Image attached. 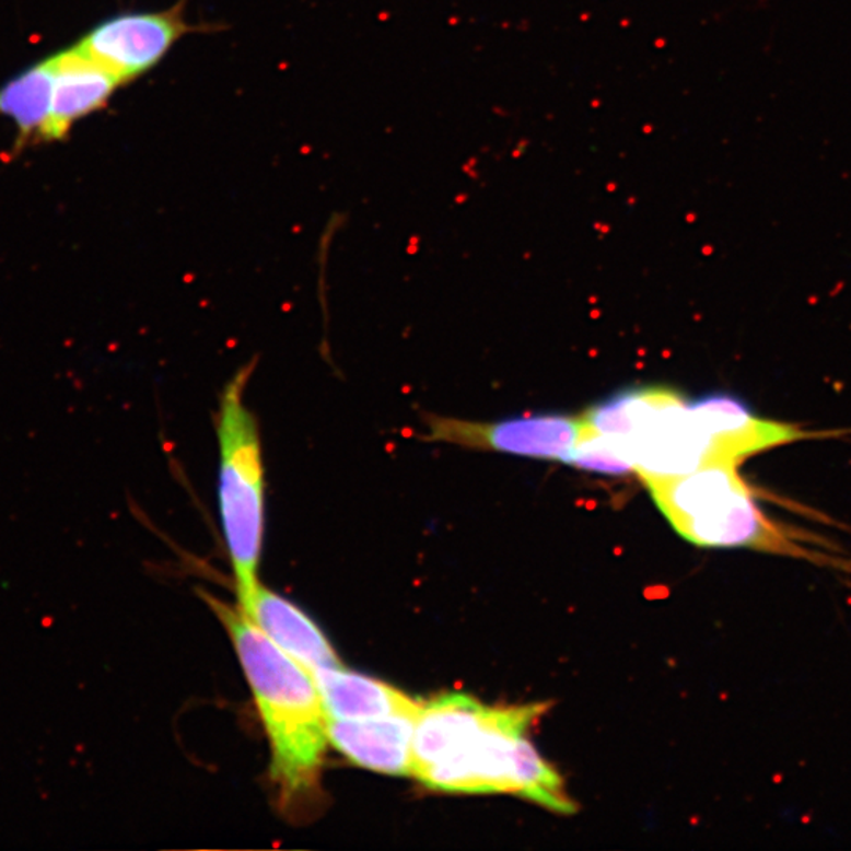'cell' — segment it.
Returning a JSON list of instances; mask_svg holds the SVG:
<instances>
[{"label": "cell", "mask_w": 851, "mask_h": 851, "mask_svg": "<svg viewBox=\"0 0 851 851\" xmlns=\"http://www.w3.org/2000/svg\"><path fill=\"white\" fill-rule=\"evenodd\" d=\"M328 718L378 719L418 714L421 703L378 679L339 667L313 672Z\"/></svg>", "instance_id": "7c38bea8"}, {"label": "cell", "mask_w": 851, "mask_h": 851, "mask_svg": "<svg viewBox=\"0 0 851 851\" xmlns=\"http://www.w3.org/2000/svg\"><path fill=\"white\" fill-rule=\"evenodd\" d=\"M53 96V59L43 60L0 89V116L12 117L18 127L16 150L42 141Z\"/></svg>", "instance_id": "4fadbf2b"}, {"label": "cell", "mask_w": 851, "mask_h": 851, "mask_svg": "<svg viewBox=\"0 0 851 851\" xmlns=\"http://www.w3.org/2000/svg\"><path fill=\"white\" fill-rule=\"evenodd\" d=\"M428 426L426 439L434 442L560 463H567L582 431L581 417L568 415H531L496 423L431 417Z\"/></svg>", "instance_id": "52a82bcc"}, {"label": "cell", "mask_w": 851, "mask_h": 851, "mask_svg": "<svg viewBox=\"0 0 851 851\" xmlns=\"http://www.w3.org/2000/svg\"><path fill=\"white\" fill-rule=\"evenodd\" d=\"M567 464L596 474L628 475L636 471L631 457L617 440L593 431L584 421Z\"/></svg>", "instance_id": "5bb4252c"}, {"label": "cell", "mask_w": 851, "mask_h": 851, "mask_svg": "<svg viewBox=\"0 0 851 851\" xmlns=\"http://www.w3.org/2000/svg\"><path fill=\"white\" fill-rule=\"evenodd\" d=\"M242 610L271 642L311 674L319 668L342 665L319 626L277 593L259 584L248 606Z\"/></svg>", "instance_id": "8fae6325"}, {"label": "cell", "mask_w": 851, "mask_h": 851, "mask_svg": "<svg viewBox=\"0 0 851 851\" xmlns=\"http://www.w3.org/2000/svg\"><path fill=\"white\" fill-rule=\"evenodd\" d=\"M191 31L185 7L178 3L164 12L109 18L77 46L125 84L159 66L175 43Z\"/></svg>", "instance_id": "8992f818"}, {"label": "cell", "mask_w": 851, "mask_h": 851, "mask_svg": "<svg viewBox=\"0 0 851 851\" xmlns=\"http://www.w3.org/2000/svg\"><path fill=\"white\" fill-rule=\"evenodd\" d=\"M547 703L492 708L434 763L418 771L421 784L448 793H517V768L525 733Z\"/></svg>", "instance_id": "5b68a950"}, {"label": "cell", "mask_w": 851, "mask_h": 851, "mask_svg": "<svg viewBox=\"0 0 851 851\" xmlns=\"http://www.w3.org/2000/svg\"><path fill=\"white\" fill-rule=\"evenodd\" d=\"M417 714L378 719L328 718V743L357 767L389 776H412Z\"/></svg>", "instance_id": "30bf717a"}, {"label": "cell", "mask_w": 851, "mask_h": 851, "mask_svg": "<svg viewBox=\"0 0 851 851\" xmlns=\"http://www.w3.org/2000/svg\"><path fill=\"white\" fill-rule=\"evenodd\" d=\"M581 418L590 429L623 446L645 485L716 463L713 440L693 412L691 400L672 388L626 389Z\"/></svg>", "instance_id": "277c9868"}, {"label": "cell", "mask_w": 851, "mask_h": 851, "mask_svg": "<svg viewBox=\"0 0 851 851\" xmlns=\"http://www.w3.org/2000/svg\"><path fill=\"white\" fill-rule=\"evenodd\" d=\"M256 360L232 375L218 400V503L237 581L238 607L245 609L259 582L257 567L266 528V464L256 415L245 400Z\"/></svg>", "instance_id": "3957f363"}, {"label": "cell", "mask_w": 851, "mask_h": 851, "mask_svg": "<svg viewBox=\"0 0 851 851\" xmlns=\"http://www.w3.org/2000/svg\"><path fill=\"white\" fill-rule=\"evenodd\" d=\"M53 59V96L42 141H59L82 117L102 109L124 82L78 46Z\"/></svg>", "instance_id": "9c48e42d"}, {"label": "cell", "mask_w": 851, "mask_h": 851, "mask_svg": "<svg viewBox=\"0 0 851 851\" xmlns=\"http://www.w3.org/2000/svg\"><path fill=\"white\" fill-rule=\"evenodd\" d=\"M656 505L679 536L700 547L750 549L831 564L798 543V533L776 524L758 508L738 463L708 464L683 477L646 482Z\"/></svg>", "instance_id": "7a4b0ae2"}, {"label": "cell", "mask_w": 851, "mask_h": 851, "mask_svg": "<svg viewBox=\"0 0 851 851\" xmlns=\"http://www.w3.org/2000/svg\"><path fill=\"white\" fill-rule=\"evenodd\" d=\"M226 626L271 747V779L285 803L319 792L328 745L327 711L316 679L242 609L210 599Z\"/></svg>", "instance_id": "6da1fadb"}, {"label": "cell", "mask_w": 851, "mask_h": 851, "mask_svg": "<svg viewBox=\"0 0 851 851\" xmlns=\"http://www.w3.org/2000/svg\"><path fill=\"white\" fill-rule=\"evenodd\" d=\"M693 412L713 440L716 463H742L750 454L804 439L796 426L758 417L731 393H710L691 400Z\"/></svg>", "instance_id": "ba28073f"}]
</instances>
